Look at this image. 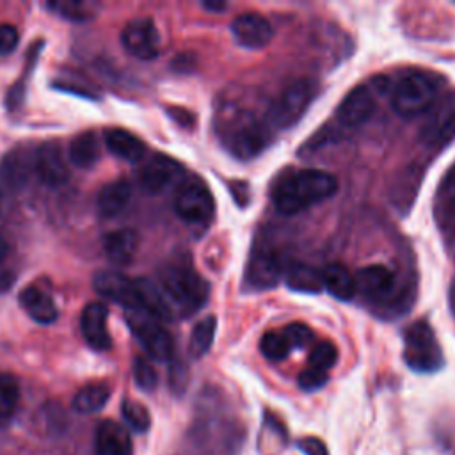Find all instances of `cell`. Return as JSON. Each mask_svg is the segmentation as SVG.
Instances as JSON below:
<instances>
[{
    "label": "cell",
    "mask_w": 455,
    "mask_h": 455,
    "mask_svg": "<svg viewBox=\"0 0 455 455\" xmlns=\"http://www.w3.org/2000/svg\"><path fill=\"white\" fill-rule=\"evenodd\" d=\"M338 190V180L320 169H300L283 174L272 187V204L284 215H295L331 197Z\"/></svg>",
    "instance_id": "6da1fadb"
},
{
    "label": "cell",
    "mask_w": 455,
    "mask_h": 455,
    "mask_svg": "<svg viewBox=\"0 0 455 455\" xmlns=\"http://www.w3.org/2000/svg\"><path fill=\"white\" fill-rule=\"evenodd\" d=\"M158 288L171 311L181 315L201 309L210 297V284L190 267L171 265L160 274Z\"/></svg>",
    "instance_id": "7a4b0ae2"
},
{
    "label": "cell",
    "mask_w": 455,
    "mask_h": 455,
    "mask_svg": "<svg viewBox=\"0 0 455 455\" xmlns=\"http://www.w3.org/2000/svg\"><path fill=\"white\" fill-rule=\"evenodd\" d=\"M217 132L224 148L238 158H252L270 142L268 128L245 110L222 116Z\"/></svg>",
    "instance_id": "3957f363"
},
{
    "label": "cell",
    "mask_w": 455,
    "mask_h": 455,
    "mask_svg": "<svg viewBox=\"0 0 455 455\" xmlns=\"http://www.w3.org/2000/svg\"><path fill=\"white\" fill-rule=\"evenodd\" d=\"M439 78L427 71H405L391 91V107L402 117H416L430 110L439 94Z\"/></svg>",
    "instance_id": "277c9868"
},
{
    "label": "cell",
    "mask_w": 455,
    "mask_h": 455,
    "mask_svg": "<svg viewBox=\"0 0 455 455\" xmlns=\"http://www.w3.org/2000/svg\"><path fill=\"white\" fill-rule=\"evenodd\" d=\"M124 320L132 334L139 339L144 352L158 363H165L174 355V341L162 320L140 304L124 307Z\"/></svg>",
    "instance_id": "5b68a950"
},
{
    "label": "cell",
    "mask_w": 455,
    "mask_h": 455,
    "mask_svg": "<svg viewBox=\"0 0 455 455\" xmlns=\"http://www.w3.org/2000/svg\"><path fill=\"white\" fill-rule=\"evenodd\" d=\"M403 361L419 373L437 371L444 364L441 347L427 322H414L403 332Z\"/></svg>",
    "instance_id": "8992f818"
},
{
    "label": "cell",
    "mask_w": 455,
    "mask_h": 455,
    "mask_svg": "<svg viewBox=\"0 0 455 455\" xmlns=\"http://www.w3.org/2000/svg\"><path fill=\"white\" fill-rule=\"evenodd\" d=\"M316 91H318V85L315 80L300 78L291 82L270 105L268 119L272 126L281 130L293 126L315 100Z\"/></svg>",
    "instance_id": "52a82bcc"
},
{
    "label": "cell",
    "mask_w": 455,
    "mask_h": 455,
    "mask_svg": "<svg viewBox=\"0 0 455 455\" xmlns=\"http://www.w3.org/2000/svg\"><path fill=\"white\" fill-rule=\"evenodd\" d=\"M455 139V91L434 105L421 126L419 140L432 149H441Z\"/></svg>",
    "instance_id": "ba28073f"
},
{
    "label": "cell",
    "mask_w": 455,
    "mask_h": 455,
    "mask_svg": "<svg viewBox=\"0 0 455 455\" xmlns=\"http://www.w3.org/2000/svg\"><path fill=\"white\" fill-rule=\"evenodd\" d=\"M174 212L188 224H206L215 213L210 188L199 181L181 185L174 197Z\"/></svg>",
    "instance_id": "9c48e42d"
},
{
    "label": "cell",
    "mask_w": 455,
    "mask_h": 455,
    "mask_svg": "<svg viewBox=\"0 0 455 455\" xmlns=\"http://www.w3.org/2000/svg\"><path fill=\"white\" fill-rule=\"evenodd\" d=\"M121 43L130 55L140 60H151L160 53V34L151 18L128 21L123 28Z\"/></svg>",
    "instance_id": "30bf717a"
},
{
    "label": "cell",
    "mask_w": 455,
    "mask_h": 455,
    "mask_svg": "<svg viewBox=\"0 0 455 455\" xmlns=\"http://www.w3.org/2000/svg\"><path fill=\"white\" fill-rule=\"evenodd\" d=\"M183 178V167L180 162L167 155H155L151 156L140 174V185L149 194H162L167 188H171L174 183H178Z\"/></svg>",
    "instance_id": "8fae6325"
},
{
    "label": "cell",
    "mask_w": 455,
    "mask_h": 455,
    "mask_svg": "<svg viewBox=\"0 0 455 455\" xmlns=\"http://www.w3.org/2000/svg\"><path fill=\"white\" fill-rule=\"evenodd\" d=\"M231 34L242 48L259 50L274 37L272 23L258 12H242L231 21Z\"/></svg>",
    "instance_id": "7c38bea8"
},
{
    "label": "cell",
    "mask_w": 455,
    "mask_h": 455,
    "mask_svg": "<svg viewBox=\"0 0 455 455\" xmlns=\"http://www.w3.org/2000/svg\"><path fill=\"white\" fill-rule=\"evenodd\" d=\"M94 291L112 302L126 306L137 304L135 279L124 275L119 270H100L92 277Z\"/></svg>",
    "instance_id": "4fadbf2b"
},
{
    "label": "cell",
    "mask_w": 455,
    "mask_h": 455,
    "mask_svg": "<svg viewBox=\"0 0 455 455\" xmlns=\"http://www.w3.org/2000/svg\"><path fill=\"white\" fill-rule=\"evenodd\" d=\"M375 110V96L368 85H355L338 105L336 116L343 126L355 128L366 123Z\"/></svg>",
    "instance_id": "5bb4252c"
},
{
    "label": "cell",
    "mask_w": 455,
    "mask_h": 455,
    "mask_svg": "<svg viewBox=\"0 0 455 455\" xmlns=\"http://www.w3.org/2000/svg\"><path fill=\"white\" fill-rule=\"evenodd\" d=\"M34 172L48 187H59L68 180V165L55 142H44L36 148Z\"/></svg>",
    "instance_id": "9a60e30c"
},
{
    "label": "cell",
    "mask_w": 455,
    "mask_h": 455,
    "mask_svg": "<svg viewBox=\"0 0 455 455\" xmlns=\"http://www.w3.org/2000/svg\"><path fill=\"white\" fill-rule=\"evenodd\" d=\"M108 309L101 302H89L80 315V331L85 343L94 350H108L112 338L107 329Z\"/></svg>",
    "instance_id": "2e32d148"
},
{
    "label": "cell",
    "mask_w": 455,
    "mask_h": 455,
    "mask_svg": "<svg viewBox=\"0 0 455 455\" xmlns=\"http://www.w3.org/2000/svg\"><path fill=\"white\" fill-rule=\"evenodd\" d=\"M283 275V267L277 256L267 249H259L251 254L245 272V283L251 290L272 288Z\"/></svg>",
    "instance_id": "e0dca14e"
},
{
    "label": "cell",
    "mask_w": 455,
    "mask_h": 455,
    "mask_svg": "<svg viewBox=\"0 0 455 455\" xmlns=\"http://www.w3.org/2000/svg\"><path fill=\"white\" fill-rule=\"evenodd\" d=\"M354 281H355L357 291L375 300L389 299V295L395 291V275L384 265L363 267L354 275Z\"/></svg>",
    "instance_id": "ac0fdd59"
},
{
    "label": "cell",
    "mask_w": 455,
    "mask_h": 455,
    "mask_svg": "<svg viewBox=\"0 0 455 455\" xmlns=\"http://www.w3.org/2000/svg\"><path fill=\"white\" fill-rule=\"evenodd\" d=\"M34 149L25 146L9 151L0 162V180L9 188L23 187L34 172Z\"/></svg>",
    "instance_id": "d6986e66"
},
{
    "label": "cell",
    "mask_w": 455,
    "mask_h": 455,
    "mask_svg": "<svg viewBox=\"0 0 455 455\" xmlns=\"http://www.w3.org/2000/svg\"><path fill=\"white\" fill-rule=\"evenodd\" d=\"M18 299L25 313L37 323H52L59 316V309L52 299V293L41 284L25 286Z\"/></svg>",
    "instance_id": "ffe728a7"
},
{
    "label": "cell",
    "mask_w": 455,
    "mask_h": 455,
    "mask_svg": "<svg viewBox=\"0 0 455 455\" xmlns=\"http://www.w3.org/2000/svg\"><path fill=\"white\" fill-rule=\"evenodd\" d=\"M94 448L98 455H132V437L121 423L105 419L96 428Z\"/></svg>",
    "instance_id": "44dd1931"
},
{
    "label": "cell",
    "mask_w": 455,
    "mask_h": 455,
    "mask_svg": "<svg viewBox=\"0 0 455 455\" xmlns=\"http://www.w3.org/2000/svg\"><path fill=\"white\" fill-rule=\"evenodd\" d=\"M139 249V235L130 228L110 231L103 236V251L107 258L119 267L133 261Z\"/></svg>",
    "instance_id": "7402d4cb"
},
{
    "label": "cell",
    "mask_w": 455,
    "mask_h": 455,
    "mask_svg": "<svg viewBox=\"0 0 455 455\" xmlns=\"http://www.w3.org/2000/svg\"><path fill=\"white\" fill-rule=\"evenodd\" d=\"M103 142L114 156L124 162H140L146 155V144L137 135L123 128L105 130Z\"/></svg>",
    "instance_id": "603a6c76"
},
{
    "label": "cell",
    "mask_w": 455,
    "mask_h": 455,
    "mask_svg": "<svg viewBox=\"0 0 455 455\" xmlns=\"http://www.w3.org/2000/svg\"><path fill=\"white\" fill-rule=\"evenodd\" d=\"M283 277L286 286L299 293H318L323 288L322 270L304 261H291L283 267Z\"/></svg>",
    "instance_id": "cb8c5ba5"
},
{
    "label": "cell",
    "mask_w": 455,
    "mask_h": 455,
    "mask_svg": "<svg viewBox=\"0 0 455 455\" xmlns=\"http://www.w3.org/2000/svg\"><path fill=\"white\" fill-rule=\"evenodd\" d=\"M132 192V185L126 180H116L107 183L96 197V208L100 215L107 219L119 215L130 204Z\"/></svg>",
    "instance_id": "d4e9b609"
},
{
    "label": "cell",
    "mask_w": 455,
    "mask_h": 455,
    "mask_svg": "<svg viewBox=\"0 0 455 455\" xmlns=\"http://www.w3.org/2000/svg\"><path fill=\"white\" fill-rule=\"evenodd\" d=\"M323 288L338 300H352L355 295V281L350 270L341 263H329L322 270Z\"/></svg>",
    "instance_id": "484cf974"
},
{
    "label": "cell",
    "mask_w": 455,
    "mask_h": 455,
    "mask_svg": "<svg viewBox=\"0 0 455 455\" xmlns=\"http://www.w3.org/2000/svg\"><path fill=\"white\" fill-rule=\"evenodd\" d=\"M69 160L78 169H91L100 160V139L92 130L82 132L71 139Z\"/></svg>",
    "instance_id": "4316f807"
},
{
    "label": "cell",
    "mask_w": 455,
    "mask_h": 455,
    "mask_svg": "<svg viewBox=\"0 0 455 455\" xmlns=\"http://www.w3.org/2000/svg\"><path fill=\"white\" fill-rule=\"evenodd\" d=\"M110 398V387L103 382H94L80 387L73 396V409L80 414H92L105 407Z\"/></svg>",
    "instance_id": "83f0119b"
},
{
    "label": "cell",
    "mask_w": 455,
    "mask_h": 455,
    "mask_svg": "<svg viewBox=\"0 0 455 455\" xmlns=\"http://www.w3.org/2000/svg\"><path fill=\"white\" fill-rule=\"evenodd\" d=\"M215 331H217V318L215 316H204L196 323L190 334L188 341V354L194 359H201L203 355L208 354V350L213 345L215 339Z\"/></svg>",
    "instance_id": "f1b7e54d"
},
{
    "label": "cell",
    "mask_w": 455,
    "mask_h": 455,
    "mask_svg": "<svg viewBox=\"0 0 455 455\" xmlns=\"http://www.w3.org/2000/svg\"><path fill=\"white\" fill-rule=\"evenodd\" d=\"M46 7L69 21H87L96 16L98 4L94 2H82V0H55L48 2Z\"/></svg>",
    "instance_id": "f546056e"
},
{
    "label": "cell",
    "mask_w": 455,
    "mask_h": 455,
    "mask_svg": "<svg viewBox=\"0 0 455 455\" xmlns=\"http://www.w3.org/2000/svg\"><path fill=\"white\" fill-rule=\"evenodd\" d=\"M20 384L11 373H0V423L7 421L18 409Z\"/></svg>",
    "instance_id": "4dcf8cb0"
},
{
    "label": "cell",
    "mask_w": 455,
    "mask_h": 455,
    "mask_svg": "<svg viewBox=\"0 0 455 455\" xmlns=\"http://www.w3.org/2000/svg\"><path fill=\"white\" fill-rule=\"evenodd\" d=\"M121 414H123L126 425H128L132 430L139 432V434L149 430V427H151V414H149V411H148L142 403H139V402L124 400L123 405H121Z\"/></svg>",
    "instance_id": "1f68e13d"
},
{
    "label": "cell",
    "mask_w": 455,
    "mask_h": 455,
    "mask_svg": "<svg viewBox=\"0 0 455 455\" xmlns=\"http://www.w3.org/2000/svg\"><path fill=\"white\" fill-rule=\"evenodd\" d=\"M259 350L263 354V357H267L268 361H283L286 359V355L290 354V345L284 339L283 332L277 331H268L261 336L259 339Z\"/></svg>",
    "instance_id": "d6a6232c"
},
{
    "label": "cell",
    "mask_w": 455,
    "mask_h": 455,
    "mask_svg": "<svg viewBox=\"0 0 455 455\" xmlns=\"http://www.w3.org/2000/svg\"><path fill=\"white\" fill-rule=\"evenodd\" d=\"M338 361V350L331 341H320L316 343L307 357L309 368L320 370V371H327L329 368H332Z\"/></svg>",
    "instance_id": "836d02e7"
},
{
    "label": "cell",
    "mask_w": 455,
    "mask_h": 455,
    "mask_svg": "<svg viewBox=\"0 0 455 455\" xmlns=\"http://www.w3.org/2000/svg\"><path fill=\"white\" fill-rule=\"evenodd\" d=\"M133 379L137 386L144 391H153L156 387L158 377L153 364L144 357H135L133 361Z\"/></svg>",
    "instance_id": "e575fe53"
},
{
    "label": "cell",
    "mask_w": 455,
    "mask_h": 455,
    "mask_svg": "<svg viewBox=\"0 0 455 455\" xmlns=\"http://www.w3.org/2000/svg\"><path fill=\"white\" fill-rule=\"evenodd\" d=\"M281 332H283L284 339L288 341L290 348H304V347L311 345V341H313V331L306 323H300V322L288 323Z\"/></svg>",
    "instance_id": "d590c367"
},
{
    "label": "cell",
    "mask_w": 455,
    "mask_h": 455,
    "mask_svg": "<svg viewBox=\"0 0 455 455\" xmlns=\"http://www.w3.org/2000/svg\"><path fill=\"white\" fill-rule=\"evenodd\" d=\"M437 199L443 212H450L455 206V167L450 169V172H446L437 190Z\"/></svg>",
    "instance_id": "8d00e7d4"
},
{
    "label": "cell",
    "mask_w": 455,
    "mask_h": 455,
    "mask_svg": "<svg viewBox=\"0 0 455 455\" xmlns=\"http://www.w3.org/2000/svg\"><path fill=\"white\" fill-rule=\"evenodd\" d=\"M327 371H320V370H315V368H309L300 371L297 382H299V387L302 391H307V393H313V391H318L320 387H323L327 384Z\"/></svg>",
    "instance_id": "74e56055"
},
{
    "label": "cell",
    "mask_w": 455,
    "mask_h": 455,
    "mask_svg": "<svg viewBox=\"0 0 455 455\" xmlns=\"http://www.w3.org/2000/svg\"><path fill=\"white\" fill-rule=\"evenodd\" d=\"M18 43H20V34L16 27L9 23H0V57L12 53Z\"/></svg>",
    "instance_id": "f35d334b"
},
{
    "label": "cell",
    "mask_w": 455,
    "mask_h": 455,
    "mask_svg": "<svg viewBox=\"0 0 455 455\" xmlns=\"http://www.w3.org/2000/svg\"><path fill=\"white\" fill-rule=\"evenodd\" d=\"M297 448L304 455H329L325 443L320 441L318 437H304V439L297 441Z\"/></svg>",
    "instance_id": "ab89813d"
},
{
    "label": "cell",
    "mask_w": 455,
    "mask_h": 455,
    "mask_svg": "<svg viewBox=\"0 0 455 455\" xmlns=\"http://www.w3.org/2000/svg\"><path fill=\"white\" fill-rule=\"evenodd\" d=\"M203 7L208 11H222L226 9L224 2H203Z\"/></svg>",
    "instance_id": "60d3db41"
},
{
    "label": "cell",
    "mask_w": 455,
    "mask_h": 455,
    "mask_svg": "<svg viewBox=\"0 0 455 455\" xmlns=\"http://www.w3.org/2000/svg\"><path fill=\"white\" fill-rule=\"evenodd\" d=\"M7 254H9V243H7L5 238L0 235V263L7 258Z\"/></svg>",
    "instance_id": "b9f144b4"
},
{
    "label": "cell",
    "mask_w": 455,
    "mask_h": 455,
    "mask_svg": "<svg viewBox=\"0 0 455 455\" xmlns=\"http://www.w3.org/2000/svg\"><path fill=\"white\" fill-rule=\"evenodd\" d=\"M9 283H11V277L4 270H0V290H5Z\"/></svg>",
    "instance_id": "7bdbcfd3"
},
{
    "label": "cell",
    "mask_w": 455,
    "mask_h": 455,
    "mask_svg": "<svg viewBox=\"0 0 455 455\" xmlns=\"http://www.w3.org/2000/svg\"><path fill=\"white\" fill-rule=\"evenodd\" d=\"M0 203H2V201H0Z\"/></svg>",
    "instance_id": "ee69618b"
}]
</instances>
